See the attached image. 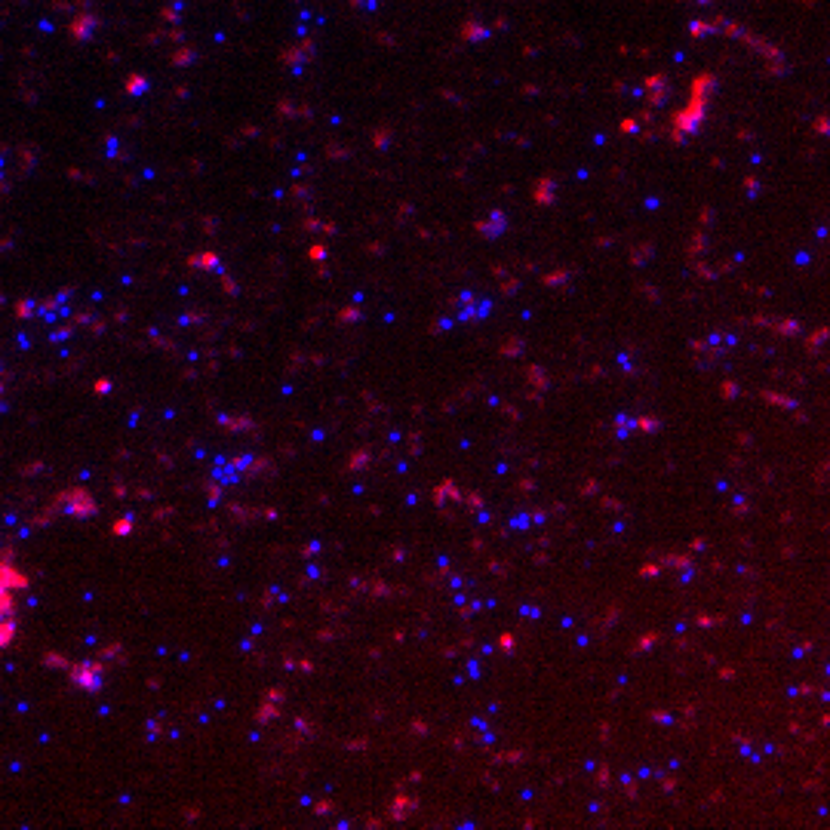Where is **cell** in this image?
Here are the masks:
<instances>
[{
	"label": "cell",
	"mask_w": 830,
	"mask_h": 830,
	"mask_svg": "<svg viewBox=\"0 0 830 830\" xmlns=\"http://www.w3.org/2000/svg\"><path fill=\"white\" fill-rule=\"evenodd\" d=\"M22 591H28V575L10 560H0V649L16 640Z\"/></svg>",
	"instance_id": "obj_1"
}]
</instances>
